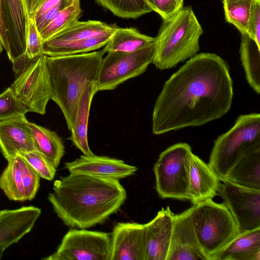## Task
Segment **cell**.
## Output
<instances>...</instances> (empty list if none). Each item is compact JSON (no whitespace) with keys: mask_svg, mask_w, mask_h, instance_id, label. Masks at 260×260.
Instances as JSON below:
<instances>
[{"mask_svg":"<svg viewBox=\"0 0 260 260\" xmlns=\"http://www.w3.org/2000/svg\"><path fill=\"white\" fill-rule=\"evenodd\" d=\"M221 181L214 170L199 156L191 153L189 165V201L193 204L217 195Z\"/></svg>","mask_w":260,"mask_h":260,"instance_id":"17","label":"cell"},{"mask_svg":"<svg viewBox=\"0 0 260 260\" xmlns=\"http://www.w3.org/2000/svg\"><path fill=\"white\" fill-rule=\"evenodd\" d=\"M105 48L74 55L49 56L46 65L53 93L70 131L73 128L81 95L89 85L95 83Z\"/></svg>","mask_w":260,"mask_h":260,"instance_id":"3","label":"cell"},{"mask_svg":"<svg viewBox=\"0 0 260 260\" xmlns=\"http://www.w3.org/2000/svg\"><path fill=\"white\" fill-rule=\"evenodd\" d=\"M224 179L247 188L260 190V148L241 159Z\"/></svg>","mask_w":260,"mask_h":260,"instance_id":"23","label":"cell"},{"mask_svg":"<svg viewBox=\"0 0 260 260\" xmlns=\"http://www.w3.org/2000/svg\"><path fill=\"white\" fill-rule=\"evenodd\" d=\"M25 116L0 121V151L8 160L23 152L38 150Z\"/></svg>","mask_w":260,"mask_h":260,"instance_id":"16","label":"cell"},{"mask_svg":"<svg viewBox=\"0 0 260 260\" xmlns=\"http://www.w3.org/2000/svg\"><path fill=\"white\" fill-rule=\"evenodd\" d=\"M240 60L248 83L258 94L260 92V46L247 34H241Z\"/></svg>","mask_w":260,"mask_h":260,"instance_id":"25","label":"cell"},{"mask_svg":"<svg viewBox=\"0 0 260 260\" xmlns=\"http://www.w3.org/2000/svg\"><path fill=\"white\" fill-rule=\"evenodd\" d=\"M46 0H23L28 18H34L39 7Z\"/></svg>","mask_w":260,"mask_h":260,"instance_id":"40","label":"cell"},{"mask_svg":"<svg viewBox=\"0 0 260 260\" xmlns=\"http://www.w3.org/2000/svg\"><path fill=\"white\" fill-rule=\"evenodd\" d=\"M97 92L96 83L88 85L84 89L78 103L75 124L68 138L86 156L94 154L88 144L87 132L90 106L92 99Z\"/></svg>","mask_w":260,"mask_h":260,"instance_id":"21","label":"cell"},{"mask_svg":"<svg viewBox=\"0 0 260 260\" xmlns=\"http://www.w3.org/2000/svg\"><path fill=\"white\" fill-rule=\"evenodd\" d=\"M191 214V207L174 214L166 260H209L200 245Z\"/></svg>","mask_w":260,"mask_h":260,"instance_id":"13","label":"cell"},{"mask_svg":"<svg viewBox=\"0 0 260 260\" xmlns=\"http://www.w3.org/2000/svg\"><path fill=\"white\" fill-rule=\"evenodd\" d=\"M82 13L80 0H74L60 11L40 32L42 42L78 21Z\"/></svg>","mask_w":260,"mask_h":260,"instance_id":"29","label":"cell"},{"mask_svg":"<svg viewBox=\"0 0 260 260\" xmlns=\"http://www.w3.org/2000/svg\"><path fill=\"white\" fill-rule=\"evenodd\" d=\"M210 260H260V228L240 233Z\"/></svg>","mask_w":260,"mask_h":260,"instance_id":"20","label":"cell"},{"mask_svg":"<svg viewBox=\"0 0 260 260\" xmlns=\"http://www.w3.org/2000/svg\"><path fill=\"white\" fill-rule=\"evenodd\" d=\"M46 59L44 54L34 58L16 76L11 86L15 95L29 112L43 115L53 96Z\"/></svg>","mask_w":260,"mask_h":260,"instance_id":"9","label":"cell"},{"mask_svg":"<svg viewBox=\"0 0 260 260\" xmlns=\"http://www.w3.org/2000/svg\"><path fill=\"white\" fill-rule=\"evenodd\" d=\"M41 213L31 206L0 211V259L7 248L30 232Z\"/></svg>","mask_w":260,"mask_h":260,"instance_id":"14","label":"cell"},{"mask_svg":"<svg viewBox=\"0 0 260 260\" xmlns=\"http://www.w3.org/2000/svg\"><path fill=\"white\" fill-rule=\"evenodd\" d=\"M74 0H62L57 5L50 9L40 17L35 18V22L39 32L53 19L62 9L71 4Z\"/></svg>","mask_w":260,"mask_h":260,"instance_id":"38","label":"cell"},{"mask_svg":"<svg viewBox=\"0 0 260 260\" xmlns=\"http://www.w3.org/2000/svg\"><path fill=\"white\" fill-rule=\"evenodd\" d=\"M227 62L212 53L189 58L165 83L152 116V131L161 135L204 125L224 116L233 98Z\"/></svg>","mask_w":260,"mask_h":260,"instance_id":"1","label":"cell"},{"mask_svg":"<svg viewBox=\"0 0 260 260\" xmlns=\"http://www.w3.org/2000/svg\"><path fill=\"white\" fill-rule=\"evenodd\" d=\"M48 200L57 216L71 228L87 229L104 223L127 198L119 180L70 173L53 183Z\"/></svg>","mask_w":260,"mask_h":260,"instance_id":"2","label":"cell"},{"mask_svg":"<svg viewBox=\"0 0 260 260\" xmlns=\"http://www.w3.org/2000/svg\"><path fill=\"white\" fill-rule=\"evenodd\" d=\"M9 51L13 63L25 53L28 17L23 0H5Z\"/></svg>","mask_w":260,"mask_h":260,"instance_id":"19","label":"cell"},{"mask_svg":"<svg viewBox=\"0 0 260 260\" xmlns=\"http://www.w3.org/2000/svg\"><path fill=\"white\" fill-rule=\"evenodd\" d=\"M37 150L57 168L64 154L61 138L54 132L36 123L28 122Z\"/></svg>","mask_w":260,"mask_h":260,"instance_id":"24","label":"cell"},{"mask_svg":"<svg viewBox=\"0 0 260 260\" xmlns=\"http://www.w3.org/2000/svg\"><path fill=\"white\" fill-rule=\"evenodd\" d=\"M191 215L200 245L209 260L240 233L224 203L209 199L194 204Z\"/></svg>","mask_w":260,"mask_h":260,"instance_id":"6","label":"cell"},{"mask_svg":"<svg viewBox=\"0 0 260 260\" xmlns=\"http://www.w3.org/2000/svg\"><path fill=\"white\" fill-rule=\"evenodd\" d=\"M117 26L96 20L77 21L46 40L52 43L64 42L93 38L111 37Z\"/></svg>","mask_w":260,"mask_h":260,"instance_id":"22","label":"cell"},{"mask_svg":"<svg viewBox=\"0 0 260 260\" xmlns=\"http://www.w3.org/2000/svg\"><path fill=\"white\" fill-rule=\"evenodd\" d=\"M0 40L8 53L9 51L7 20L5 0H0Z\"/></svg>","mask_w":260,"mask_h":260,"instance_id":"39","label":"cell"},{"mask_svg":"<svg viewBox=\"0 0 260 260\" xmlns=\"http://www.w3.org/2000/svg\"><path fill=\"white\" fill-rule=\"evenodd\" d=\"M154 50L153 43L134 52H108L100 67L97 91L113 90L127 80L143 74L152 63Z\"/></svg>","mask_w":260,"mask_h":260,"instance_id":"8","label":"cell"},{"mask_svg":"<svg viewBox=\"0 0 260 260\" xmlns=\"http://www.w3.org/2000/svg\"><path fill=\"white\" fill-rule=\"evenodd\" d=\"M62 0H46L38 8L35 13L34 18H37L57 5Z\"/></svg>","mask_w":260,"mask_h":260,"instance_id":"41","label":"cell"},{"mask_svg":"<svg viewBox=\"0 0 260 260\" xmlns=\"http://www.w3.org/2000/svg\"><path fill=\"white\" fill-rule=\"evenodd\" d=\"M247 35L260 46V0H252L251 2Z\"/></svg>","mask_w":260,"mask_h":260,"instance_id":"37","label":"cell"},{"mask_svg":"<svg viewBox=\"0 0 260 260\" xmlns=\"http://www.w3.org/2000/svg\"><path fill=\"white\" fill-rule=\"evenodd\" d=\"M147 6L158 14L162 20L171 18L183 5L184 0H144Z\"/></svg>","mask_w":260,"mask_h":260,"instance_id":"35","label":"cell"},{"mask_svg":"<svg viewBox=\"0 0 260 260\" xmlns=\"http://www.w3.org/2000/svg\"><path fill=\"white\" fill-rule=\"evenodd\" d=\"M0 176V188L7 197L15 201H25L22 183V158L16 155L8 160Z\"/></svg>","mask_w":260,"mask_h":260,"instance_id":"28","label":"cell"},{"mask_svg":"<svg viewBox=\"0 0 260 260\" xmlns=\"http://www.w3.org/2000/svg\"><path fill=\"white\" fill-rule=\"evenodd\" d=\"M17 155L27 161L40 177L49 181L54 179L56 168L38 150L23 152Z\"/></svg>","mask_w":260,"mask_h":260,"instance_id":"33","label":"cell"},{"mask_svg":"<svg viewBox=\"0 0 260 260\" xmlns=\"http://www.w3.org/2000/svg\"><path fill=\"white\" fill-rule=\"evenodd\" d=\"M218 193L231 213L239 232L260 228V190L223 179Z\"/></svg>","mask_w":260,"mask_h":260,"instance_id":"11","label":"cell"},{"mask_svg":"<svg viewBox=\"0 0 260 260\" xmlns=\"http://www.w3.org/2000/svg\"><path fill=\"white\" fill-rule=\"evenodd\" d=\"M260 148V114L239 116L234 125L214 141L209 165L221 181L244 157Z\"/></svg>","mask_w":260,"mask_h":260,"instance_id":"5","label":"cell"},{"mask_svg":"<svg viewBox=\"0 0 260 260\" xmlns=\"http://www.w3.org/2000/svg\"><path fill=\"white\" fill-rule=\"evenodd\" d=\"M146 226L119 222L111 233L109 260H147Z\"/></svg>","mask_w":260,"mask_h":260,"instance_id":"12","label":"cell"},{"mask_svg":"<svg viewBox=\"0 0 260 260\" xmlns=\"http://www.w3.org/2000/svg\"><path fill=\"white\" fill-rule=\"evenodd\" d=\"M191 153L190 145L186 143L174 144L160 153L153 167L156 190L160 198L189 200V165Z\"/></svg>","mask_w":260,"mask_h":260,"instance_id":"7","label":"cell"},{"mask_svg":"<svg viewBox=\"0 0 260 260\" xmlns=\"http://www.w3.org/2000/svg\"><path fill=\"white\" fill-rule=\"evenodd\" d=\"M64 168L70 173L120 180L133 175L138 169L123 160L108 156L81 155L75 160L67 162Z\"/></svg>","mask_w":260,"mask_h":260,"instance_id":"15","label":"cell"},{"mask_svg":"<svg viewBox=\"0 0 260 260\" xmlns=\"http://www.w3.org/2000/svg\"><path fill=\"white\" fill-rule=\"evenodd\" d=\"M111 233L71 228L45 260H109Z\"/></svg>","mask_w":260,"mask_h":260,"instance_id":"10","label":"cell"},{"mask_svg":"<svg viewBox=\"0 0 260 260\" xmlns=\"http://www.w3.org/2000/svg\"><path fill=\"white\" fill-rule=\"evenodd\" d=\"M22 167L25 199L30 201L35 198L39 188L40 176L23 158Z\"/></svg>","mask_w":260,"mask_h":260,"instance_id":"34","label":"cell"},{"mask_svg":"<svg viewBox=\"0 0 260 260\" xmlns=\"http://www.w3.org/2000/svg\"><path fill=\"white\" fill-rule=\"evenodd\" d=\"M252 0H222L225 19L240 34H247L248 20Z\"/></svg>","mask_w":260,"mask_h":260,"instance_id":"31","label":"cell"},{"mask_svg":"<svg viewBox=\"0 0 260 260\" xmlns=\"http://www.w3.org/2000/svg\"><path fill=\"white\" fill-rule=\"evenodd\" d=\"M3 46L2 45V42L0 40V53L2 52L3 50Z\"/></svg>","mask_w":260,"mask_h":260,"instance_id":"42","label":"cell"},{"mask_svg":"<svg viewBox=\"0 0 260 260\" xmlns=\"http://www.w3.org/2000/svg\"><path fill=\"white\" fill-rule=\"evenodd\" d=\"M174 214L169 207L162 208L146 226L147 260H166L172 235Z\"/></svg>","mask_w":260,"mask_h":260,"instance_id":"18","label":"cell"},{"mask_svg":"<svg viewBox=\"0 0 260 260\" xmlns=\"http://www.w3.org/2000/svg\"><path fill=\"white\" fill-rule=\"evenodd\" d=\"M29 112L16 98L11 87L0 94V121L25 116Z\"/></svg>","mask_w":260,"mask_h":260,"instance_id":"32","label":"cell"},{"mask_svg":"<svg viewBox=\"0 0 260 260\" xmlns=\"http://www.w3.org/2000/svg\"><path fill=\"white\" fill-rule=\"evenodd\" d=\"M111 37L93 38L59 43L45 40L42 43V51L43 54L49 56L87 53L106 46Z\"/></svg>","mask_w":260,"mask_h":260,"instance_id":"27","label":"cell"},{"mask_svg":"<svg viewBox=\"0 0 260 260\" xmlns=\"http://www.w3.org/2000/svg\"><path fill=\"white\" fill-rule=\"evenodd\" d=\"M155 40V38L142 34L135 28L117 27L104 48L107 52L131 53L154 43Z\"/></svg>","mask_w":260,"mask_h":260,"instance_id":"26","label":"cell"},{"mask_svg":"<svg viewBox=\"0 0 260 260\" xmlns=\"http://www.w3.org/2000/svg\"><path fill=\"white\" fill-rule=\"evenodd\" d=\"M114 15L122 18L136 19L152 11L144 0H95Z\"/></svg>","mask_w":260,"mask_h":260,"instance_id":"30","label":"cell"},{"mask_svg":"<svg viewBox=\"0 0 260 260\" xmlns=\"http://www.w3.org/2000/svg\"><path fill=\"white\" fill-rule=\"evenodd\" d=\"M203 34L191 7H183L171 18L162 20L155 38L152 63L164 70L192 57L200 50L199 39Z\"/></svg>","mask_w":260,"mask_h":260,"instance_id":"4","label":"cell"},{"mask_svg":"<svg viewBox=\"0 0 260 260\" xmlns=\"http://www.w3.org/2000/svg\"><path fill=\"white\" fill-rule=\"evenodd\" d=\"M42 41L34 18H28L25 54L30 59L42 54Z\"/></svg>","mask_w":260,"mask_h":260,"instance_id":"36","label":"cell"}]
</instances>
